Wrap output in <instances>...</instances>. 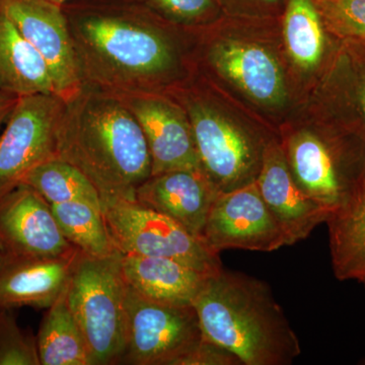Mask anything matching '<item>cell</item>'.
I'll use <instances>...</instances> for the list:
<instances>
[{
    "label": "cell",
    "mask_w": 365,
    "mask_h": 365,
    "mask_svg": "<svg viewBox=\"0 0 365 365\" xmlns=\"http://www.w3.org/2000/svg\"><path fill=\"white\" fill-rule=\"evenodd\" d=\"M83 85L115 95L168 93L197 72L194 30L129 0L63 6Z\"/></svg>",
    "instance_id": "6da1fadb"
},
{
    "label": "cell",
    "mask_w": 365,
    "mask_h": 365,
    "mask_svg": "<svg viewBox=\"0 0 365 365\" xmlns=\"http://www.w3.org/2000/svg\"><path fill=\"white\" fill-rule=\"evenodd\" d=\"M197 72L274 130L304 104L279 20L223 14L194 29Z\"/></svg>",
    "instance_id": "7a4b0ae2"
},
{
    "label": "cell",
    "mask_w": 365,
    "mask_h": 365,
    "mask_svg": "<svg viewBox=\"0 0 365 365\" xmlns=\"http://www.w3.org/2000/svg\"><path fill=\"white\" fill-rule=\"evenodd\" d=\"M56 132V158L81 170L101 199H134L151 175L140 125L115 93L83 85L64 101Z\"/></svg>",
    "instance_id": "3957f363"
},
{
    "label": "cell",
    "mask_w": 365,
    "mask_h": 365,
    "mask_svg": "<svg viewBox=\"0 0 365 365\" xmlns=\"http://www.w3.org/2000/svg\"><path fill=\"white\" fill-rule=\"evenodd\" d=\"M203 337L242 365H289L302 353L268 284L225 269L209 276L193 302Z\"/></svg>",
    "instance_id": "277c9868"
},
{
    "label": "cell",
    "mask_w": 365,
    "mask_h": 365,
    "mask_svg": "<svg viewBox=\"0 0 365 365\" xmlns=\"http://www.w3.org/2000/svg\"><path fill=\"white\" fill-rule=\"evenodd\" d=\"M300 190L329 215L351 199L365 178V132L312 96L278 128Z\"/></svg>",
    "instance_id": "5b68a950"
},
{
    "label": "cell",
    "mask_w": 365,
    "mask_h": 365,
    "mask_svg": "<svg viewBox=\"0 0 365 365\" xmlns=\"http://www.w3.org/2000/svg\"><path fill=\"white\" fill-rule=\"evenodd\" d=\"M167 93L186 112L201 170L218 192L256 182L277 131L198 72Z\"/></svg>",
    "instance_id": "8992f818"
},
{
    "label": "cell",
    "mask_w": 365,
    "mask_h": 365,
    "mask_svg": "<svg viewBox=\"0 0 365 365\" xmlns=\"http://www.w3.org/2000/svg\"><path fill=\"white\" fill-rule=\"evenodd\" d=\"M121 254H79L67 299L85 336L91 365L120 364L126 347V283Z\"/></svg>",
    "instance_id": "52a82bcc"
},
{
    "label": "cell",
    "mask_w": 365,
    "mask_h": 365,
    "mask_svg": "<svg viewBox=\"0 0 365 365\" xmlns=\"http://www.w3.org/2000/svg\"><path fill=\"white\" fill-rule=\"evenodd\" d=\"M101 206L108 234L120 254L175 259L209 274L223 268L220 254L174 220L134 199L102 198Z\"/></svg>",
    "instance_id": "ba28073f"
},
{
    "label": "cell",
    "mask_w": 365,
    "mask_h": 365,
    "mask_svg": "<svg viewBox=\"0 0 365 365\" xmlns=\"http://www.w3.org/2000/svg\"><path fill=\"white\" fill-rule=\"evenodd\" d=\"M126 347L121 362L181 365L203 339L193 306H172L141 297L126 284Z\"/></svg>",
    "instance_id": "9c48e42d"
},
{
    "label": "cell",
    "mask_w": 365,
    "mask_h": 365,
    "mask_svg": "<svg viewBox=\"0 0 365 365\" xmlns=\"http://www.w3.org/2000/svg\"><path fill=\"white\" fill-rule=\"evenodd\" d=\"M64 105L55 93L19 98L0 135V199L34 168L56 158V132Z\"/></svg>",
    "instance_id": "30bf717a"
},
{
    "label": "cell",
    "mask_w": 365,
    "mask_h": 365,
    "mask_svg": "<svg viewBox=\"0 0 365 365\" xmlns=\"http://www.w3.org/2000/svg\"><path fill=\"white\" fill-rule=\"evenodd\" d=\"M201 240L216 254L228 249L271 252L288 246L287 235L256 182L217 194Z\"/></svg>",
    "instance_id": "8fae6325"
},
{
    "label": "cell",
    "mask_w": 365,
    "mask_h": 365,
    "mask_svg": "<svg viewBox=\"0 0 365 365\" xmlns=\"http://www.w3.org/2000/svg\"><path fill=\"white\" fill-rule=\"evenodd\" d=\"M0 11L42 55L57 95L66 101L78 93L83 79L63 7L48 0H0Z\"/></svg>",
    "instance_id": "7c38bea8"
},
{
    "label": "cell",
    "mask_w": 365,
    "mask_h": 365,
    "mask_svg": "<svg viewBox=\"0 0 365 365\" xmlns=\"http://www.w3.org/2000/svg\"><path fill=\"white\" fill-rule=\"evenodd\" d=\"M140 125L151 160V175L201 170L191 124L182 106L167 93L117 95Z\"/></svg>",
    "instance_id": "4fadbf2b"
},
{
    "label": "cell",
    "mask_w": 365,
    "mask_h": 365,
    "mask_svg": "<svg viewBox=\"0 0 365 365\" xmlns=\"http://www.w3.org/2000/svg\"><path fill=\"white\" fill-rule=\"evenodd\" d=\"M76 249L60 230L50 204L28 185L0 199V253L56 257Z\"/></svg>",
    "instance_id": "5bb4252c"
},
{
    "label": "cell",
    "mask_w": 365,
    "mask_h": 365,
    "mask_svg": "<svg viewBox=\"0 0 365 365\" xmlns=\"http://www.w3.org/2000/svg\"><path fill=\"white\" fill-rule=\"evenodd\" d=\"M280 26L288 62L307 102L330 71L341 41L327 30L312 0H288Z\"/></svg>",
    "instance_id": "9a60e30c"
},
{
    "label": "cell",
    "mask_w": 365,
    "mask_h": 365,
    "mask_svg": "<svg viewBox=\"0 0 365 365\" xmlns=\"http://www.w3.org/2000/svg\"><path fill=\"white\" fill-rule=\"evenodd\" d=\"M218 193L202 170H175L146 179L137 187L134 200L167 216L201 240L209 211Z\"/></svg>",
    "instance_id": "2e32d148"
},
{
    "label": "cell",
    "mask_w": 365,
    "mask_h": 365,
    "mask_svg": "<svg viewBox=\"0 0 365 365\" xmlns=\"http://www.w3.org/2000/svg\"><path fill=\"white\" fill-rule=\"evenodd\" d=\"M81 254L78 249L56 257L0 253V307H46L63 294Z\"/></svg>",
    "instance_id": "e0dca14e"
},
{
    "label": "cell",
    "mask_w": 365,
    "mask_h": 365,
    "mask_svg": "<svg viewBox=\"0 0 365 365\" xmlns=\"http://www.w3.org/2000/svg\"><path fill=\"white\" fill-rule=\"evenodd\" d=\"M256 184L264 201L284 230L288 246L307 239L330 216L294 181L278 137L271 141L265 151Z\"/></svg>",
    "instance_id": "ac0fdd59"
},
{
    "label": "cell",
    "mask_w": 365,
    "mask_h": 365,
    "mask_svg": "<svg viewBox=\"0 0 365 365\" xmlns=\"http://www.w3.org/2000/svg\"><path fill=\"white\" fill-rule=\"evenodd\" d=\"M125 283L153 302L172 306H193L209 276L193 266L162 257L122 255Z\"/></svg>",
    "instance_id": "d6986e66"
},
{
    "label": "cell",
    "mask_w": 365,
    "mask_h": 365,
    "mask_svg": "<svg viewBox=\"0 0 365 365\" xmlns=\"http://www.w3.org/2000/svg\"><path fill=\"white\" fill-rule=\"evenodd\" d=\"M0 88L16 97L57 95L42 55L0 11Z\"/></svg>",
    "instance_id": "ffe728a7"
},
{
    "label": "cell",
    "mask_w": 365,
    "mask_h": 365,
    "mask_svg": "<svg viewBox=\"0 0 365 365\" xmlns=\"http://www.w3.org/2000/svg\"><path fill=\"white\" fill-rule=\"evenodd\" d=\"M313 95L365 132L364 43L341 42L330 71Z\"/></svg>",
    "instance_id": "44dd1931"
},
{
    "label": "cell",
    "mask_w": 365,
    "mask_h": 365,
    "mask_svg": "<svg viewBox=\"0 0 365 365\" xmlns=\"http://www.w3.org/2000/svg\"><path fill=\"white\" fill-rule=\"evenodd\" d=\"M326 223L336 277L365 283V178L351 199L331 213Z\"/></svg>",
    "instance_id": "7402d4cb"
},
{
    "label": "cell",
    "mask_w": 365,
    "mask_h": 365,
    "mask_svg": "<svg viewBox=\"0 0 365 365\" xmlns=\"http://www.w3.org/2000/svg\"><path fill=\"white\" fill-rule=\"evenodd\" d=\"M40 365H91L85 336L67 299V287L48 307L36 337Z\"/></svg>",
    "instance_id": "603a6c76"
},
{
    "label": "cell",
    "mask_w": 365,
    "mask_h": 365,
    "mask_svg": "<svg viewBox=\"0 0 365 365\" xmlns=\"http://www.w3.org/2000/svg\"><path fill=\"white\" fill-rule=\"evenodd\" d=\"M49 204L81 201L101 206V196L88 178L71 163L59 158L45 160L23 180Z\"/></svg>",
    "instance_id": "cb8c5ba5"
},
{
    "label": "cell",
    "mask_w": 365,
    "mask_h": 365,
    "mask_svg": "<svg viewBox=\"0 0 365 365\" xmlns=\"http://www.w3.org/2000/svg\"><path fill=\"white\" fill-rule=\"evenodd\" d=\"M50 206L62 234L81 253L100 258L117 252L108 234L102 207L81 201Z\"/></svg>",
    "instance_id": "d4e9b609"
},
{
    "label": "cell",
    "mask_w": 365,
    "mask_h": 365,
    "mask_svg": "<svg viewBox=\"0 0 365 365\" xmlns=\"http://www.w3.org/2000/svg\"><path fill=\"white\" fill-rule=\"evenodd\" d=\"M180 28L194 30L215 23L223 11L218 0H129Z\"/></svg>",
    "instance_id": "484cf974"
},
{
    "label": "cell",
    "mask_w": 365,
    "mask_h": 365,
    "mask_svg": "<svg viewBox=\"0 0 365 365\" xmlns=\"http://www.w3.org/2000/svg\"><path fill=\"white\" fill-rule=\"evenodd\" d=\"M327 30L341 42L365 44V0H312Z\"/></svg>",
    "instance_id": "4316f807"
},
{
    "label": "cell",
    "mask_w": 365,
    "mask_h": 365,
    "mask_svg": "<svg viewBox=\"0 0 365 365\" xmlns=\"http://www.w3.org/2000/svg\"><path fill=\"white\" fill-rule=\"evenodd\" d=\"M7 309L0 307V365H40L36 338L24 332Z\"/></svg>",
    "instance_id": "83f0119b"
},
{
    "label": "cell",
    "mask_w": 365,
    "mask_h": 365,
    "mask_svg": "<svg viewBox=\"0 0 365 365\" xmlns=\"http://www.w3.org/2000/svg\"><path fill=\"white\" fill-rule=\"evenodd\" d=\"M218 2L227 16L279 20L288 0H218Z\"/></svg>",
    "instance_id": "f1b7e54d"
},
{
    "label": "cell",
    "mask_w": 365,
    "mask_h": 365,
    "mask_svg": "<svg viewBox=\"0 0 365 365\" xmlns=\"http://www.w3.org/2000/svg\"><path fill=\"white\" fill-rule=\"evenodd\" d=\"M181 365H242L240 359L222 346L203 337L193 351L189 353Z\"/></svg>",
    "instance_id": "f546056e"
},
{
    "label": "cell",
    "mask_w": 365,
    "mask_h": 365,
    "mask_svg": "<svg viewBox=\"0 0 365 365\" xmlns=\"http://www.w3.org/2000/svg\"><path fill=\"white\" fill-rule=\"evenodd\" d=\"M18 100L16 96L0 88V126L6 123Z\"/></svg>",
    "instance_id": "4dcf8cb0"
},
{
    "label": "cell",
    "mask_w": 365,
    "mask_h": 365,
    "mask_svg": "<svg viewBox=\"0 0 365 365\" xmlns=\"http://www.w3.org/2000/svg\"><path fill=\"white\" fill-rule=\"evenodd\" d=\"M48 1H51L53 4L63 6L64 4H67V2L71 1V0H48Z\"/></svg>",
    "instance_id": "1f68e13d"
},
{
    "label": "cell",
    "mask_w": 365,
    "mask_h": 365,
    "mask_svg": "<svg viewBox=\"0 0 365 365\" xmlns=\"http://www.w3.org/2000/svg\"><path fill=\"white\" fill-rule=\"evenodd\" d=\"M364 364H365V359H364Z\"/></svg>",
    "instance_id": "d6a6232c"
},
{
    "label": "cell",
    "mask_w": 365,
    "mask_h": 365,
    "mask_svg": "<svg viewBox=\"0 0 365 365\" xmlns=\"http://www.w3.org/2000/svg\"><path fill=\"white\" fill-rule=\"evenodd\" d=\"M364 284H365V283H364Z\"/></svg>",
    "instance_id": "836d02e7"
}]
</instances>
